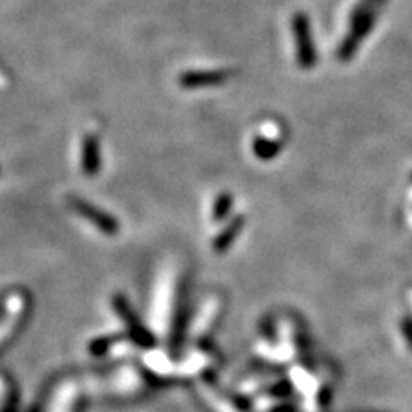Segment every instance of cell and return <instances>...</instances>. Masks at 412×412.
<instances>
[{"label": "cell", "instance_id": "obj_4", "mask_svg": "<svg viewBox=\"0 0 412 412\" xmlns=\"http://www.w3.org/2000/svg\"><path fill=\"white\" fill-rule=\"evenodd\" d=\"M0 174H2V170H0Z\"/></svg>", "mask_w": 412, "mask_h": 412}, {"label": "cell", "instance_id": "obj_3", "mask_svg": "<svg viewBox=\"0 0 412 412\" xmlns=\"http://www.w3.org/2000/svg\"><path fill=\"white\" fill-rule=\"evenodd\" d=\"M81 169L88 177L98 176L102 169V152L97 134H86L81 144Z\"/></svg>", "mask_w": 412, "mask_h": 412}, {"label": "cell", "instance_id": "obj_2", "mask_svg": "<svg viewBox=\"0 0 412 412\" xmlns=\"http://www.w3.org/2000/svg\"><path fill=\"white\" fill-rule=\"evenodd\" d=\"M114 307H115V311H117V315L120 316V319L126 323L129 334H131V337L136 340L137 344L144 345V347H148V345H153V335L149 334L147 328L143 327V323L137 319V316L134 315V311H132L131 305H129L126 295L115 294L114 295Z\"/></svg>", "mask_w": 412, "mask_h": 412}, {"label": "cell", "instance_id": "obj_1", "mask_svg": "<svg viewBox=\"0 0 412 412\" xmlns=\"http://www.w3.org/2000/svg\"><path fill=\"white\" fill-rule=\"evenodd\" d=\"M68 203L79 216L88 220L91 226L97 227L102 234L110 236V237L119 234L120 226L117 220H115L112 215H108L107 211L100 210V208L95 206L93 203L86 201L85 198H79L76 196V194H70V196L68 198Z\"/></svg>", "mask_w": 412, "mask_h": 412}]
</instances>
